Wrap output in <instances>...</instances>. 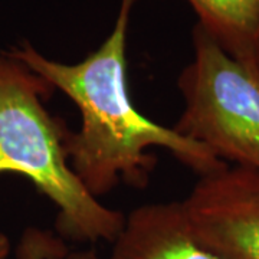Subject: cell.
Returning a JSON list of instances; mask_svg holds the SVG:
<instances>
[{
  "instance_id": "cell-9",
  "label": "cell",
  "mask_w": 259,
  "mask_h": 259,
  "mask_svg": "<svg viewBox=\"0 0 259 259\" xmlns=\"http://www.w3.org/2000/svg\"><path fill=\"white\" fill-rule=\"evenodd\" d=\"M256 65H258V68H259V59H258V64H256Z\"/></svg>"
},
{
  "instance_id": "cell-8",
  "label": "cell",
  "mask_w": 259,
  "mask_h": 259,
  "mask_svg": "<svg viewBox=\"0 0 259 259\" xmlns=\"http://www.w3.org/2000/svg\"><path fill=\"white\" fill-rule=\"evenodd\" d=\"M10 253V241L9 238L0 232V259H8Z\"/></svg>"
},
{
  "instance_id": "cell-1",
  "label": "cell",
  "mask_w": 259,
  "mask_h": 259,
  "mask_svg": "<svg viewBox=\"0 0 259 259\" xmlns=\"http://www.w3.org/2000/svg\"><path fill=\"white\" fill-rule=\"evenodd\" d=\"M134 3L121 0L108 36L76 64L51 59L28 40L8 51L78 107L81 127L75 133L68 130L65 151L72 171L97 199L120 183L147 187L157 164L150 153L154 147L166 148L200 177L229 166L209 148L136 108L127 81V37Z\"/></svg>"
},
{
  "instance_id": "cell-4",
  "label": "cell",
  "mask_w": 259,
  "mask_h": 259,
  "mask_svg": "<svg viewBox=\"0 0 259 259\" xmlns=\"http://www.w3.org/2000/svg\"><path fill=\"white\" fill-rule=\"evenodd\" d=\"M183 212L197 243L218 259H259V173L236 166L202 176Z\"/></svg>"
},
{
  "instance_id": "cell-7",
  "label": "cell",
  "mask_w": 259,
  "mask_h": 259,
  "mask_svg": "<svg viewBox=\"0 0 259 259\" xmlns=\"http://www.w3.org/2000/svg\"><path fill=\"white\" fill-rule=\"evenodd\" d=\"M18 259H101L95 249H83L68 255L65 241L54 232L29 228L23 232L18 248Z\"/></svg>"
},
{
  "instance_id": "cell-6",
  "label": "cell",
  "mask_w": 259,
  "mask_h": 259,
  "mask_svg": "<svg viewBox=\"0 0 259 259\" xmlns=\"http://www.w3.org/2000/svg\"><path fill=\"white\" fill-rule=\"evenodd\" d=\"M221 47L246 64L259 59V0H186Z\"/></svg>"
},
{
  "instance_id": "cell-5",
  "label": "cell",
  "mask_w": 259,
  "mask_h": 259,
  "mask_svg": "<svg viewBox=\"0 0 259 259\" xmlns=\"http://www.w3.org/2000/svg\"><path fill=\"white\" fill-rule=\"evenodd\" d=\"M111 245L108 259H218L193 238L182 202L133 209Z\"/></svg>"
},
{
  "instance_id": "cell-3",
  "label": "cell",
  "mask_w": 259,
  "mask_h": 259,
  "mask_svg": "<svg viewBox=\"0 0 259 259\" xmlns=\"http://www.w3.org/2000/svg\"><path fill=\"white\" fill-rule=\"evenodd\" d=\"M193 59L179 75L185 110L173 127L229 166L259 173V68L193 28Z\"/></svg>"
},
{
  "instance_id": "cell-2",
  "label": "cell",
  "mask_w": 259,
  "mask_h": 259,
  "mask_svg": "<svg viewBox=\"0 0 259 259\" xmlns=\"http://www.w3.org/2000/svg\"><path fill=\"white\" fill-rule=\"evenodd\" d=\"M54 88L8 51H0V175L29 179L58 209L56 235L64 241L112 242L125 214L90 193L68 163L65 122L44 101Z\"/></svg>"
}]
</instances>
